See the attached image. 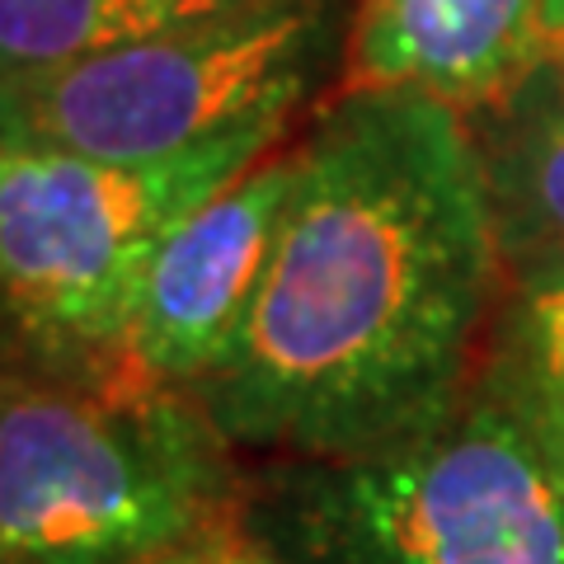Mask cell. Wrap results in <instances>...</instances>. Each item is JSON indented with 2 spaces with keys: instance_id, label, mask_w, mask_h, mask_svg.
Segmentation results:
<instances>
[{
  "instance_id": "cell-1",
  "label": "cell",
  "mask_w": 564,
  "mask_h": 564,
  "mask_svg": "<svg viewBox=\"0 0 564 564\" xmlns=\"http://www.w3.org/2000/svg\"><path fill=\"white\" fill-rule=\"evenodd\" d=\"M296 155L273 269L193 386L245 462H334L429 429L466 395L503 292L462 109L339 85Z\"/></svg>"
},
{
  "instance_id": "cell-2",
  "label": "cell",
  "mask_w": 564,
  "mask_h": 564,
  "mask_svg": "<svg viewBox=\"0 0 564 564\" xmlns=\"http://www.w3.org/2000/svg\"><path fill=\"white\" fill-rule=\"evenodd\" d=\"M240 527L282 564H564V433L470 377L400 443L250 462Z\"/></svg>"
},
{
  "instance_id": "cell-3",
  "label": "cell",
  "mask_w": 564,
  "mask_h": 564,
  "mask_svg": "<svg viewBox=\"0 0 564 564\" xmlns=\"http://www.w3.org/2000/svg\"><path fill=\"white\" fill-rule=\"evenodd\" d=\"M245 470L198 395L118 372H6L0 551L6 564H147L240 527Z\"/></svg>"
},
{
  "instance_id": "cell-4",
  "label": "cell",
  "mask_w": 564,
  "mask_h": 564,
  "mask_svg": "<svg viewBox=\"0 0 564 564\" xmlns=\"http://www.w3.org/2000/svg\"><path fill=\"white\" fill-rule=\"evenodd\" d=\"M302 122L245 128L155 161H95L76 151L6 141L0 151L6 372L52 381L137 372L128 358V329L155 250L188 212H198L302 132Z\"/></svg>"
},
{
  "instance_id": "cell-5",
  "label": "cell",
  "mask_w": 564,
  "mask_h": 564,
  "mask_svg": "<svg viewBox=\"0 0 564 564\" xmlns=\"http://www.w3.org/2000/svg\"><path fill=\"white\" fill-rule=\"evenodd\" d=\"M358 0H254L217 20L0 85L6 141L155 161L245 128L302 122L348 80Z\"/></svg>"
},
{
  "instance_id": "cell-6",
  "label": "cell",
  "mask_w": 564,
  "mask_h": 564,
  "mask_svg": "<svg viewBox=\"0 0 564 564\" xmlns=\"http://www.w3.org/2000/svg\"><path fill=\"white\" fill-rule=\"evenodd\" d=\"M296 137L188 212L155 250L128 329V358L141 377L193 391L236 344L292 217L302 180Z\"/></svg>"
},
{
  "instance_id": "cell-7",
  "label": "cell",
  "mask_w": 564,
  "mask_h": 564,
  "mask_svg": "<svg viewBox=\"0 0 564 564\" xmlns=\"http://www.w3.org/2000/svg\"><path fill=\"white\" fill-rule=\"evenodd\" d=\"M541 0H358L348 80L480 109L551 52Z\"/></svg>"
},
{
  "instance_id": "cell-8",
  "label": "cell",
  "mask_w": 564,
  "mask_h": 564,
  "mask_svg": "<svg viewBox=\"0 0 564 564\" xmlns=\"http://www.w3.org/2000/svg\"><path fill=\"white\" fill-rule=\"evenodd\" d=\"M503 273L564 263V47L466 113Z\"/></svg>"
},
{
  "instance_id": "cell-9",
  "label": "cell",
  "mask_w": 564,
  "mask_h": 564,
  "mask_svg": "<svg viewBox=\"0 0 564 564\" xmlns=\"http://www.w3.org/2000/svg\"><path fill=\"white\" fill-rule=\"evenodd\" d=\"M240 6L254 0H0V85Z\"/></svg>"
},
{
  "instance_id": "cell-10",
  "label": "cell",
  "mask_w": 564,
  "mask_h": 564,
  "mask_svg": "<svg viewBox=\"0 0 564 564\" xmlns=\"http://www.w3.org/2000/svg\"><path fill=\"white\" fill-rule=\"evenodd\" d=\"M475 377L564 433V263L508 269Z\"/></svg>"
},
{
  "instance_id": "cell-11",
  "label": "cell",
  "mask_w": 564,
  "mask_h": 564,
  "mask_svg": "<svg viewBox=\"0 0 564 564\" xmlns=\"http://www.w3.org/2000/svg\"><path fill=\"white\" fill-rule=\"evenodd\" d=\"M147 564H282V560L273 551H263L245 527H226V532H217V536L180 545V551H170L161 560H147Z\"/></svg>"
},
{
  "instance_id": "cell-12",
  "label": "cell",
  "mask_w": 564,
  "mask_h": 564,
  "mask_svg": "<svg viewBox=\"0 0 564 564\" xmlns=\"http://www.w3.org/2000/svg\"><path fill=\"white\" fill-rule=\"evenodd\" d=\"M541 20H545V33H551V43L564 47V0H541Z\"/></svg>"
}]
</instances>
